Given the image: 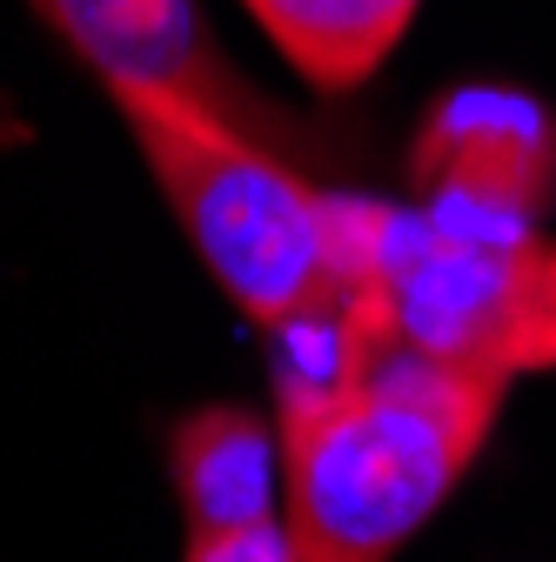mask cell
Listing matches in <instances>:
<instances>
[{
    "label": "cell",
    "instance_id": "cell-2",
    "mask_svg": "<svg viewBox=\"0 0 556 562\" xmlns=\"http://www.w3.org/2000/svg\"><path fill=\"white\" fill-rule=\"evenodd\" d=\"M108 94L155 188L168 194L175 222L188 228L194 255L215 274V289L255 328L282 335L289 322L342 295L329 194L282 148H262L229 121L142 88H108Z\"/></svg>",
    "mask_w": 556,
    "mask_h": 562
},
{
    "label": "cell",
    "instance_id": "cell-9",
    "mask_svg": "<svg viewBox=\"0 0 556 562\" xmlns=\"http://www.w3.org/2000/svg\"><path fill=\"white\" fill-rule=\"evenodd\" d=\"M21 134H27V127L14 121V108H8V101H0V140H21Z\"/></svg>",
    "mask_w": 556,
    "mask_h": 562
},
{
    "label": "cell",
    "instance_id": "cell-5",
    "mask_svg": "<svg viewBox=\"0 0 556 562\" xmlns=\"http://www.w3.org/2000/svg\"><path fill=\"white\" fill-rule=\"evenodd\" d=\"M168 475L188 529H235L282 516V456L275 429L242 402H208L175 422L168 436Z\"/></svg>",
    "mask_w": 556,
    "mask_h": 562
},
{
    "label": "cell",
    "instance_id": "cell-6",
    "mask_svg": "<svg viewBox=\"0 0 556 562\" xmlns=\"http://www.w3.org/2000/svg\"><path fill=\"white\" fill-rule=\"evenodd\" d=\"M242 8L309 88L349 94L396 54L423 0H242Z\"/></svg>",
    "mask_w": 556,
    "mask_h": 562
},
{
    "label": "cell",
    "instance_id": "cell-8",
    "mask_svg": "<svg viewBox=\"0 0 556 562\" xmlns=\"http://www.w3.org/2000/svg\"><path fill=\"white\" fill-rule=\"evenodd\" d=\"M181 562H302V549L282 516H262V522H235V529H188Z\"/></svg>",
    "mask_w": 556,
    "mask_h": 562
},
{
    "label": "cell",
    "instance_id": "cell-4",
    "mask_svg": "<svg viewBox=\"0 0 556 562\" xmlns=\"http://www.w3.org/2000/svg\"><path fill=\"white\" fill-rule=\"evenodd\" d=\"M34 8L67 34V47L108 88H142V94L201 108V114L229 121L235 134L262 140V148H282V155L302 148V140H322L309 121H296L255 81H242V67L208 34L201 0H34Z\"/></svg>",
    "mask_w": 556,
    "mask_h": 562
},
{
    "label": "cell",
    "instance_id": "cell-3",
    "mask_svg": "<svg viewBox=\"0 0 556 562\" xmlns=\"http://www.w3.org/2000/svg\"><path fill=\"white\" fill-rule=\"evenodd\" d=\"M409 181L443 235L536 241L556 207V114L516 88H456L415 127Z\"/></svg>",
    "mask_w": 556,
    "mask_h": 562
},
{
    "label": "cell",
    "instance_id": "cell-1",
    "mask_svg": "<svg viewBox=\"0 0 556 562\" xmlns=\"http://www.w3.org/2000/svg\"><path fill=\"white\" fill-rule=\"evenodd\" d=\"M510 382L409 341L282 402V522L302 562H396L490 442Z\"/></svg>",
    "mask_w": 556,
    "mask_h": 562
},
{
    "label": "cell",
    "instance_id": "cell-7",
    "mask_svg": "<svg viewBox=\"0 0 556 562\" xmlns=\"http://www.w3.org/2000/svg\"><path fill=\"white\" fill-rule=\"evenodd\" d=\"M510 369H516V375L556 369V241H536V255H530V281H523V315H516Z\"/></svg>",
    "mask_w": 556,
    "mask_h": 562
}]
</instances>
